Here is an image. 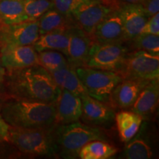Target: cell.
Instances as JSON below:
<instances>
[{
    "mask_svg": "<svg viewBox=\"0 0 159 159\" xmlns=\"http://www.w3.org/2000/svg\"><path fill=\"white\" fill-rule=\"evenodd\" d=\"M4 85L9 97L44 102H55L60 91L50 73L39 64L7 70Z\"/></svg>",
    "mask_w": 159,
    "mask_h": 159,
    "instance_id": "6da1fadb",
    "label": "cell"
},
{
    "mask_svg": "<svg viewBox=\"0 0 159 159\" xmlns=\"http://www.w3.org/2000/svg\"><path fill=\"white\" fill-rule=\"evenodd\" d=\"M0 114L11 127L51 128L55 125V102L8 97L0 104Z\"/></svg>",
    "mask_w": 159,
    "mask_h": 159,
    "instance_id": "7a4b0ae2",
    "label": "cell"
},
{
    "mask_svg": "<svg viewBox=\"0 0 159 159\" xmlns=\"http://www.w3.org/2000/svg\"><path fill=\"white\" fill-rule=\"evenodd\" d=\"M54 134L57 156L65 158H76L80 150L91 141H107L106 134L102 128L78 121L69 124L55 125Z\"/></svg>",
    "mask_w": 159,
    "mask_h": 159,
    "instance_id": "3957f363",
    "label": "cell"
},
{
    "mask_svg": "<svg viewBox=\"0 0 159 159\" xmlns=\"http://www.w3.org/2000/svg\"><path fill=\"white\" fill-rule=\"evenodd\" d=\"M55 125L46 128H21L10 126L7 142L24 154L36 156H57L54 134Z\"/></svg>",
    "mask_w": 159,
    "mask_h": 159,
    "instance_id": "277c9868",
    "label": "cell"
},
{
    "mask_svg": "<svg viewBox=\"0 0 159 159\" xmlns=\"http://www.w3.org/2000/svg\"><path fill=\"white\" fill-rule=\"evenodd\" d=\"M75 69L87 94L93 98L108 103L112 91L124 79L120 73L115 71L87 66H80Z\"/></svg>",
    "mask_w": 159,
    "mask_h": 159,
    "instance_id": "5b68a950",
    "label": "cell"
},
{
    "mask_svg": "<svg viewBox=\"0 0 159 159\" xmlns=\"http://www.w3.org/2000/svg\"><path fill=\"white\" fill-rule=\"evenodd\" d=\"M129 51L125 43L93 42L85 66L120 73Z\"/></svg>",
    "mask_w": 159,
    "mask_h": 159,
    "instance_id": "8992f818",
    "label": "cell"
},
{
    "mask_svg": "<svg viewBox=\"0 0 159 159\" xmlns=\"http://www.w3.org/2000/svg\"><path fill=\"white\" fill-rule=\"evenodd\" d=\"M120 74L124 78L152 80L159 78V55L142 50L129 51Z\"/></svg>",
    "mask_w": 159,
    "mask_h": 159,
    "instance_id": "52a82bcc",
    "label": "cell"
},
{
    "mask_svg": "<svg viewBox=\"0 0 159 159\" xmlns=\"http://www.w3.org/2000/svg\"><path fill=\"white\" fill-rule=\"evenodd\" d=\"M114 10L116 9L105 0H100L80 5L71 13V16L77 27L91 35L95 27Z\"/></svg>",
    "mask_w": 159,
    "mask_h": 159,
    "instance_id": "ba28073f",
    "label": "cell"
},
{
    "mask_svg": "<svg viewBox=\"0 0 159 159\" xmlns=\"http://www.w3.org/2000/svg\"><path fill=\"white\" fill-rule=\"evenodd\" d=\"M39 35L38 20L0 26V42L2 47L33 45Z\"/></svg>",
    "mask_w": 159,
    "mask_h": 159,
    "instance_id": "9c48e42d",
    "label": "cell"
},
{
    "mask_svg": "<svg viewBox=\"0 0 159 159\" xmlns=\"http://www.w3.org/2000/svg\"><path fill=\"white\" fill-rule=\"evenodd\" d=\"M69 45L65 56L69 66L73 69L85 66L89 50L92 45V38L75 25L69 28Z\"/></svg>",
    "mask_w": 159,
    "mask_h": 159,
    "instance_id": "30bf717a",
    "label": "cell"
},
{
    "mask_svg": "<svg viewBox=\"0 0 159 159\" xmlns=\"http://www.w3.org/2000/svg\"><path fill=\"white\" fill-rule=\"evenodd\" d=\"M82 100V117L86 124L93 126L107 127L114 122L115 110L108 102L93 98L89 94L80 97Z\"/></svg>",
    "mask_w": 159,
    "mask_h": 159,
    "instance_id": "8fae6325",
    "label": "cell"
},
{
    "mask_svg": "<svg viewBox=\"0 0 159 159\" xmlns=\"http://www.w3.org/2000/svg\"><path fill=\"white\" fill-rule=\"evenodd\" d=\"M94 42L125 43V30L118 9L114 10L95 27L91 35Z\"/></svg>",
    "mask_w": 159,
    "mask_h": 159,
    "instance_id": "7c38bea8",
    "label": "cell"
},
{
    "mask_svg": "<svg viewBox=\"0 0 159 159\" xmlns=\"http://www.w3.org/2000/svg\"><path fill=\"white\" fill-rule=\"evenodd\" d=\"M150 80L124 78L111 92L108 103L114 110L130 108L139 93Z\"/></svg>",
    "mask_w": 159,
    "mask_h": 159,
    "instance_id": "4fadbf2b",
    "label": "cell"
},
{
    "mask_svg": "<svg viewBox=\"0 0 159 159\" xmlns=\"http://www.w3.org/2000/svg\"><path fill=\"white\" fill-rule=\"evenodd\" d=\"M3 66L7 70H15L38 64V52L33 45L7 46L0 49Z\"/></svg>",
    "mask_w": 159,
    "mask_h": 159,
    "instance_id": "5bb4252c",
    "label": "cell"
},
{
    "mask_svg": "<svg viewBox=\"0 0 159 159\" xmlns=\"http://www.w3.org/2000/svg\"><path fill=\"white\" fill-rule=\"evenodd\" d=\"M82 116V100L72 93L61 89L55 101V125L79 121Z\"/></svg>",
    "mask_w": 159,
    "mask_h": 159,
    "instance_id": "9a60e30c",
    "label": "cell"
},
{
    "mask_svg": "<svg viewBox=\"0 0 159 159\" xmlns=\"http://www.w3.org/2000/svg\"><path fill=\"white\" fill-rule=\"evenodd\" d=\"M118 11L122 18L127 43L141 33L149 17L144 7L139 4H125L119 6Z\"/></svg>",
    "mask_w": 159,
    "mask_h": 159,
    "instance_id": "2e32d148",
    "label": "cell"
},
{
    "mask_svg": "<svg viewBox=\"0 0 159 159\" xmlns=\"http://www.w3.org/2000/svg\"><path fill=\"white\" fill-rule=\"evenodd\" d=\"M159 99L158 79L150 80L139 93L136 100L131 107L134 111L144 119L156 111Z\"/></svg>",
    "mask_w": 159,
    "mask_h": 159,
    "instance_id": "e0dca14e",
    "label": "cell"
},
{
    "mask_svg": "<svg viewBox=\"0 0 159 159\" xmlns=\"http://www.w3.org/2000/svg\"><path fill=\"white\" fill-rule=\"evenodd\" d=\"M143 117L133 111L126 109L115 113L117 130L121 141L126 144L136 136L142 125Z\"/></svg>",
    "mask_w": 159,
    "mask_h": 159,
    "instance_id": "ac0fdd59",
    "label": "cell"
},
{
    "mask_svg": "<svg viewBox=\"0 0 159 159\" xmlns=\"http://www.w3.org/2000/svg\"><path fill=\"white\" fill-rule=\"evenodd\" d=\"M49 73L55 83L61 89H65L79 97L88 94L84 85L77 76L75 69L70 66L50 71Z\"/></svg>",
    "mask_w": 159,
    "mask_h": 159,
    "instance_id": "d6986e66",
    "label": "cell"
},
{
    "mask_svg": "<svg viewBox=\"0 0 159 159\" xmlns=\"http://www.w3.org/2000/svg\"><path fill=\"white\" fill-rule=\"evenodd\" d=\"M69 28L40 35L33 46L37 52L43 50H55L66 55L69 41Z\"/></svg>",
    "mask_w": 159,
    "mask_h": 159,
    "instance_id": "ffe728a7",
    "label": "cell"
},
{
    "mask_svg": "<svg viewBox=\"0 0 159 159\" xmlns=\"http://www.w3.org/2000/svg\"><path fill=\"white\" fill-rule=\"evenodd\" d=\"M39 34L42 35L49 32L66 30L75 25L71 16H66L60 13L54 7L41 16L38 19Z\"/></svg>",
    "mask_w": 159,
    "mask_h": 159,
    "instance_id": "44dd1931",
    "label": "cell"
},
{
    "mask_svg": "<svg viewBox=\"0 0 159 159\" xmlns=\"http://www.w3.org/2000/svg\"><path fill=\"white\" fill-rule=\"evenodd\" d=\"M28 21L25 11V0H0V22L13 25Z\"/></svg>",
    "mask_w": 159,
    "mask_h": 159,
    "instance_id": "7402d4cb",
    "label": "cell"
},
{
    "mask_svg": "<svg viewBox=\"0 0 159 159\" xmlns=\"http://www.w3.org/2000/svg\"><path fill=\"white\" fill-rule=\"evenodd\" d=\"M118 151V148L106 141L94 140L80 150L78 157L81 159H107L115 156Z\"/></svg>",
    "mask_w": 159,
    "mask_h": 159,
    "instance_id": "603a6c76",
    "label": "cell"
},
{
    "mask_svg": "<svg viewBox=\"0 0 159 159\" xmlns=\"http://www.w3.org/2000/svg\"><path fill=\"white\" fill-rule=\"evenodd\" d=\"M123 155L128 159H149L152 158L153 152L146 140L140 136H134L126 143Z\"/></svg>",
    "mask_w": 159,
    "mask_h": 159,
    "instance_id": "cb8c5ba5",
    "label": "cell"
},
{
    "mask_svg": "<svg viewBox=\"0 0 159 159\" xmlns=\"http://www.w3.org/2000/svg\"><path fill=\"white\" fill-rule=\"evenodd\" d=\"M38 64L49 72L69 66L64 54L55 50H43L38 52Z\"/></svg>",
    "mask_w": 159,
    "mask_h": 159,
    "instance_id": "d4e9b609",
    "label": "cell"
},
{
    "mask_svg": "<svg viewBox=\"0 0 159 159\" xmlns=\"http://www.w3.org/2000/svg\"><path fill=\"white\" fill-rule=\"evenodd\" d=\"M126 43H129L128 48L130 51L142 50L159 55V36L158 35L139 34Z\"/></svg>",
    "mask_w": 159,
    "mask_h": 159,
    "instance_id": "484cf974",
    "label": "cell"
},
{
    "mask_svg": "<svg viewBox=\"0 0 159 159\" xmlns=\"http://www.w3.org/2000/svg\"><path fill=\"white\" fill-rule=\"evenodd\" d=\"M53 7V0H25V11L28 21H36Z\"/></svg>",
    "mask_w": 159,
    "mask_h": 159,
    "instance_id": "4316f807",
    "label": "cell"
},
{
    "mask_svg": "<svg viewBox=\"0 0 159 159\" xmlns=\"http://www.w3.org/2000/svg\"><path fill=\"white\" fill-rule=\"evenodd\" d=\"M100 0H53L54 8L66 16H71V13L83 4Z\"/></svg>",
    "mask_w": 159,
    "mask_h": 159,
    "instance_id": "83f0119b",
    "label": "cell"
},
{
    "mask_svg": "<svg viewBox=\"0 0 159 159\" xmlns=\"http://www.w3.org/2000/svg\"><path fill=\"white\" fill-rule=\"evenodd\" d=\"M139 34H152L159 35V13L148 18Z\"/></svg>",
    "mask_w": 159,
    "mask_h": 159,
    "instance_id": "f1b7e54d",
    "label": "cell"
},
{
    "mask_svg": "<svg viewBox=\"0 0 159 159\" xmlns=\"http://www.w3.org/2000/svg\"><path fill=\"white\" fill-rule=\"evenodd\" d=\"M144 9L148 17L158 13L159 11V0H146L143 5Z\"/></svg>",
    "mask_w": 159,
    "mask_h": 159,
    "instance_id": "f546056e",
    "label": "cell"
},
{
    "mask_svg": "<svg viewBox=\"0 0 159 159\" xmlns=\"http://www.w3.org/2000/svg\"><path fill=\"white\" fill-rule=\"evenodd\" d=\"M106 2L114 8L118 9L119 6L125 4H139L143 6L146 0H106Z\"/></svg>",
    "mask_w": 159,
    "mask_h": 159,
    "instance_id": "4dcf8cb0",
    "label": "cell"
},
{
    "mask_svg": "<svg viewBox=\"0 0 159 159\" xmlns=\"http://www.w3.org/2000/svg\"><path fill=\"white\" fill-rule=\"evenodd\" d=\"M10 130V125L4 120L2 116L0 114V139L7 142Z\"/></svg>",
    "mask_w": 159,
    "mask_h": 159,
    "instance_id": "1f68e13d",
    "label": "cell"
},
{
    "mask_svg": "<svg viewBox=\"0 0 159 159\" xmlns=\"http://www.w3.org/2000/svg\"><path fill=\"white\" fill-rule=\"evenodd\" d=\"M6 74H7V69L3 66L1 61V57H0V84H4Z\"/></svg>",
    "mask_w": 159,
    "mask_h": 159,
    "instance_id": "d6a6232c",
    "label": "cell"
},
{
    "mask_svg": "<svg viewBox=\"0 0 159 159\" xmlns=\"http://www.w3.org/2000/svg\"><path fill=\"white\" fill-rule=\"evenodd\" d=\"M8 95L6 92L5 85H4V84H0V104L4 102L5 99L8 98Z\"/></svg>",
    "mask_w": 159,
    "mask_h": 159,
    "instance_id": "836d02e7",
    "label": "cell"
},
{
    "mask_svg": "<svg viewBox=\"0 0 159 159\" xmlns=\"http://www.w3.org/2000/svg\"><path fill=\"white\" fill-rule=\"evenodd\" d=\"M1 47H2V45H1V42H0V49H1Z\"/></svg>",
    "mask_w": 159,
    "mask_h": 159,
    "instance_id": "e575fe53",
    "label": "cell"
},
{
    "mask_svg": "<svg viewBox=\"0 0 159 159\" xmlns=\"http://www.w3.org/2000/svg\"><path fill=\"white\" fill-rule=\"evenodd\" d=\"M1 25H2V24H1V22H0V26H1Z\"/></svg>",
    "mask_w": 159,
    "mask_h": 159,
    "instance_id": "d590c367",
    "label": "cell"
}]
</instances>
